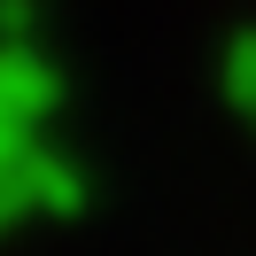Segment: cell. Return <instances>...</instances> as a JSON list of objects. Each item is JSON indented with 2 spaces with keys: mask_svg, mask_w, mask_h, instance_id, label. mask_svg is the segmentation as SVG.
I'll return each mask as SVG.
<instances>
[{
  "mask_svg": "<svg viewBox=\"0 0 256 256\" xmlns=\"http://www.w3.org/2000/svg\"><path fill=\"white\" fill-rule=\"evenodd\" d=\"M225 94L256 116V32H233V39H225Z\"/></svg>",
  "mask_w": 256,
  "mask_h": 256,
  "instance_id": "obj_1",
  "label": "cell"
}]
</instances>
